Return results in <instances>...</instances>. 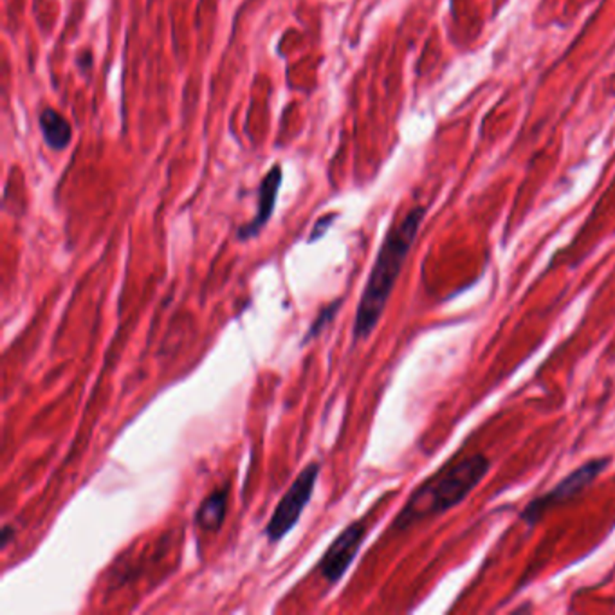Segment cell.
Instances as JSON below:
<instances>
[{
	"instance_id": "cell-10",
	"label": "cell",
	"mask_w": 615,
	"mask_h": 615,
	"mask_svg": "<svg viewBox=\"0 0 615 615\" xmlns=\"http://www.w3.org/2000/svg\"><path fill=\"white\" fill-rule=\"evenodd\" d=\"M334 218H335V215H325V216L317 218V222L314 224V227H312V231H310L308 242H316L317 238H321V236L326 233V229L332 225Z\"/></svg>"
},
{
	"instance_id": "cell-4",
	"label": "cell",
	"mask_w": 615,
	"mask_h": 615,
	"mask_svg": "<svg viewBox=\"0 0 615 615\" xmlns=\"http://www.w3.org/2000/svg\"><path fill=\"white\" fill-rule=\"evenodd\" d=\"M321 464L310 462L307 464L299 474L294 478V482L289 485L281 500L278 501L269 523L265 525L263 534L271 543H278L281 537H285L294 525L299 521L303 509L307 507L308 500L312 498L316 480L319 476Z\"/></svg>"
},
{
	"instance_id": "cell-3",
	"label": "cell",
	"mask_w": 615,
	"mask_h": 615,
	"mask_svg": "<svg viewBox=\"0 0 615 615\" xmlns=\"http://www.w3.org/2000/svg\"><path fill=\"white\" fill-rule=\"evenodd\" d=\"M611 464L610 456L604 458H590L579 467H575L570 474H566L563 480L555 483L550 491H546L541 496H536L532 501L525 505V509L519 512V518L528 525H536L550 509L559 507L566 503L568 500L581 494L590 483L595 482V478Z\"/></svg>"
},
{
	"instance_id": "cell-9",
	"label": "cell",
	"mask_w": 615,
	"mask_h": 615,
	"mask_svg": "<svg viewBox=\"0 0 615 615\" xmlns=\"http://www.w3.org/2000/svg\"><path fill=\"white\" fill-rule=\"evenodd\" d=\"M339 305H341V299H335L334 303H330L328 307H325V308L317 314V317L312 321V325H310V328H308V332H307V335H305V341H308L310 337L317 335V334L334 319V316H335Z\"/></svg>"
},
{
	"instance_id": "cell-8",
	"label": "cell",
	"mask_w": 615,
	"mask_h": 615,
	"mask_svg": "<svg viewBox=\"0 0 615 615\" xmlns=\"http://www.w3.org/2000/svg\"><path fill=\"white\" fill-rule=\"evenodd\" d=\"M227 510V487L215 489L207 494L197 509L195 521L202 530H218Z\"/></svg>"
},
{
	"instance_id": "cell-11",
	"label": "cell",
	"mask_w": 615,
	"mask_h": 615,
	"mask_svg": "<svg viewBox=\"0 0 615 615\" xmlns=\"http://www.w3.org/2000/svg\"><path fill=\"white\" fill-rule=\"evenodd\" d=\"M13 534V528L9 527V525H5L4 528H2V537H0V543H2V546H5L7 543H9V536Z\"/></svg>"
},
{
	"instance_id": "cell-12",
	"label": "cell",
	"mask_w": 615,
	"mask_h": 615,
	"mask_svg": "<svg viewBox=\"0 0 615 615\" xmlns=\"http://www.w3.org/2000/svg\"><path fill=\"white\" fill-rule=\"evenodd\" d=\"M81 65H83V70H85V65L90 69V65H92V56H90V52H83V56H81V61H79Z\"/></svg>"
},
{
	"instance_id": "cell-2",
	"label": "cell",
	"mask_w": 615,
	"mask_h": 615,
	"mask_svg": "<svg viewBox=\"0 0 615 615\" xmlns=\"http://www.w3.org/2000/svg\"><path fill=\"white\" fill-rule=\"evenodd\" d=\"M489 469L491 460L480 453L445 465L411 492L393 519L391 528L406 530L422 519L440 516L460 505L483 480Z\"/></svg>"
},
{
	"instance_id": "cell-6",
	"label": "cell",
	"mask_w": 615,
	"mask_h": 615,
	"mask_svg": "<svg viewBox=\"0 0 615 615\" xmlns=\"http://www.w3.org/2000/svg\"><path fill=\"white\" fill-rule=\"evenodd\" d=\"M280 186H281V166L274 164L269 168V171L263 175V179L260 182L258 209H256L254 218L238 229L240 240H249V238L256 236L263 229V225L269 222V218L272 216L274 206H276V197H278Z\"/></svg>"
},
{
	"instance_id": "cell-7",
	"label": "cell",
	"mask_w": 615,
	"mask_h": 615,
	"mask_svg": "<svg viewBox=\"0 0 615 615\" xmlns=\"http://www.w3.org/2000/svg\"><path fill=\"white\" fill-rule=\"evenodd\" d=\"M40 130L43 141L52 150H63L72 139V128L69 121L54 108H43L40 114Z\"/></svg>"
},
{
	"instance_id": "cell-1",
	"label": "cell",
	"mask_w": 615,
	"mask_h": 615,
	"mask_svg": "<svg viewBox=\"0 0 615 615\" xmlns=\"http://www.w3.org/2000/svg\"><path fill=\"white\" fill-rule=\"evenodd\" d=\"M424 216L426 207L415 206L402 220L388 229L357 303L352 328L355 343L364 341L375 330L411 245L415 243Z\"/></svg>"
},
{
	"instance_id": "cell-5",
	"label": "cell",
	"mask_w": 615,
	"mask_h": 615,
	"mask_svg": "<svg viewBox=\"0 0 615 615\" xmlns=\"http://www.w3.org/2000/svg\"><path fill=\"white\" fill-rule=\"evenodd\" d=\"M366 532L368 528L364 519L352 521L325 550L323 557L317 563V572L328 584H335L344 575L348 566L353 563Z\"/></svg>"
}]
</instances>
